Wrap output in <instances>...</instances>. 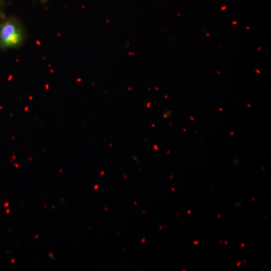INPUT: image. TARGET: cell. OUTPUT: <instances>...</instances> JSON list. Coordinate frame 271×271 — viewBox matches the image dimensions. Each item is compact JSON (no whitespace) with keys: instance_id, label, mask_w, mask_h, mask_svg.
I'll return each instance as SVG.
<instances>
[{"instance_id":"7","label":"cell","mask_w":271,"mask_h":271,"mask_svg":"<svg viewBox=\"0 0 271 271\" xmlns=\"http://www.w3.org/2000/svg\"><path fill=\"white\" fill-rule=\"evenodd\" d=\"M104 210H106V211H107V210H108V209H107V208H105V209H104Z\"/></svg>"},{"instance_id":"4","label":"cell","mask_w":271,"mask_h":271,"mask_svg":"<svg viewBox=\"0 0 271 271\" xmlns=\"http://www.w3.org/2000/svg\"><path fill=\"white\" fill-rule=\"evenodd\" d=\"M40 1H41L43 3H45V2L47 1V0H40Z\"/></svg>"},{"instance_id":"6","label":"cell","mask_w":271,"mask_h":271,"mask_svg":"<svg viewBox=\"0 0 271 271\" xmlns=\"http://www.w3.org/2000/svg\"><path fill=\"white\" fill-rule=\"evenodd\" d=\"M98 185L95 186L94 189H97V188H98Z\"/></svg>"},{"instance_id":"5","label":"cell","mask_w":271,"mask_h":271,"mask_svg":"<svg viewBox=\"0 0 271 271\" xmlns=\"http://www.w3.org/2000/svg\"><path fill=\"white\" fill-rule=\"evenodd\" d=\"M145 242V239L143 238V239H142L141 240V242H143H143Z\"/></svg>"},{"instance_id":"3","label":"cell","mask_w":271,"mask_h":271,"mask_svg":"<svg viewBox=\"0 0 271 271\" xmlns=\"http://www.w3.org/2000/svg\"><path fill=\"white\" fill-rule=\"evenodd\" d=\"M4 5V0H0V10Z\"/></svg>"},{"instance_id":"2","label":"cell","mask_w":271,"mask_h":271,"mask_svg":"<svg viewBox=\"0 0 271 271\" xmlns=\"http://www.w3.org/2000/svg\"><path fill=\"white\" fill-rule=\"evenodd\" d=\"M171 113V111H168V112H166L164 113V114L163 115V116L164 117H166L168 116H169Z\"/></svg>"},{"instance_id":"1","label":"cell","mask_w":271,"mask_h":271,"mask_svg":"<svg viewBox=\"0 0 271 271\" xmlns=\"http://www.w3.org/2000/svg\"><path fill=\"white\" fill-rule=\"evenodd\" d=\"M24 38L23 30L15 18H6L0 23L1 49L17 47L22 44Z\"/></svg>"}]
</instances>
